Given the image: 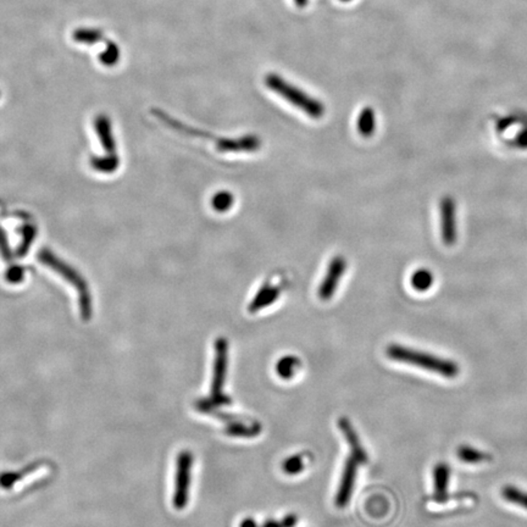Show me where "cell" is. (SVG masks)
Here are the masks:
<instances>
[{
	"label": "cell",
	"instance_id": "cell-1",
	"mask_svg": "<svg viewBox=\"0 0 527 527\" xmlns=\"http://www.w3.org/2000/svg\"><path fill=\"white\" fill-rule=\"evenodd\" d=\"M386 354L388 358L393 359L395 361L414 365L448 379H453L459 374V366L452 360L438 358L432 354L419 352L415 349L408 348L399 344L388 346L386 349Z\"/></svg>",
	"mask_w": 527,
	"mask_h": 527
},
{
	"label": "cell",
	"instance_id": "cell-2",
	"mask_svg": "<svg viewBox=\"0 0 527 527\" xmlns=\"http://www.w3.org/2000/svg\"><path fill=\"white\" fill-rule=\"evenodd\" d=\"M265 83L270 90L281 95L285 101L292 106H297L299 110L304 111L311 119H321L325 115V106L321 101H317L314 97L306 95V92L299 90L298 87L290 85L281 76L276 74H269L265 77Z\"/></svg>",
	"mask_w": 527,
	"mask_h": 527
},
{
	"label": "cell",
	"instance_id": "cell-3",
	"mask_svg": "<svg viewBox=\"0 0 527 527\" xmlns=\"http://www.w3.org/2000/svg\"><path fill=\"white\" fill-rule=\"evenodd\" d=\"M215 358L211 379L210 399L217 406H231L232 399L223 393L228 366V341L225 337L217 338L214 343Z\"/></svg>",
	"mask_w": 527,
	"mask_h": 527
},
{
	"label": "cell",
	"instance_id": "cell-4",
	"mask_svg": "<svg viewBox=\"0 0 527 527\" xmlns=\"http://www.w3.org/2000/svg\"><path fill=\"white\" fill-rule=\"evenodd\" d=\"M192 466L193 454L190 450L179 452L176 459L174 496L172 504L175 509L183 510L190 501V482H192Z\"/></svg>",
	"mask_w": 527,
	"mask_h": 527
},
{
	"label": "cell",
	"instance_id": "cell-5",
	"mask_svg": "<svg viewBox=\"0 0 527 527\" xmlns=\"http://www.w3.org/2000/svg\"><path fill=\"white\" fill-rule=\"evenodd\" d=\"M347 270V260L341 255H337L330 261L327 268L326 276L322 279L317 295L321 301H330L337 290L339 281Z\"/></svg>",
	"mask_w": 527,
	"mask_h": 527
},
{
	"label": "cell",
	"instance_id": "cell-6",
	"mask_svg": "<svg viewBox=\"0 0 527 527\" xmlns=\"http://www.w3.org/2000/svg\"><path fill=\"white\" fill-rule=\"evenodd\" d=\"M357 474H358V461L353 457H349L344 463L342 476H341L337 493L335 498V503L339 509L348 506L349 501L352 499Z\"/></svg>",
	"mask_w": 527,
	"mask_h": 527
},
{
	"label": "cell",
	"instance_id": "cell-7",
	"mask_svg": "<svg viewBox=\"0 0 527 527\" xmlns=\"http://www.w3.org/2000/svg\"><path fill=\"white\" fill-rule=\"evenodd\" d=\"M441 232L443 242L453 246L457 241V219H455V201L447 197L441 203Z\"/></svg>",
	"mask_w": 527,
	"mask_h": 527
},
{
	"label": "cell",
	"instance_id": "cell-8",
	"mask_svg": "<svg viewBox=\"0 0 527 527\" xmlns=\"http://www.w3.org/2000/svg\"><path fill=\"white\" fill-rule=\"evenodd\" d=\"M338 428L348 443L352 457L358 461V464H366L369 457H368V453L365 452L364 447L360 442L358 433L355 431L352 422L349 421L347 417H341L338 419Z\"/></svg>",
	"mask_w": 527,
	"mask_h": 527
},
{
	"label": "cell",
	"instance_id": "cell-9",
	"mask_svg": "<svg viewBox=\"0 0 527 527\" xmlns=\"http://www.w3.org/2000/svg\"><path fill=\"white\" fill-rule=\"evenodd\" d=\"M261 147V141L258 136H244V137L231 139L223 138L217 142L219 152H257Z\"/></svg>",
	"mask_w": 527,
	"mask_h": 527
},
{
	"label": "cell",
	"instance_id": "cell-10",
	"mask_svg": "<svg viewBox=\"0 0 527 527\" xmlns=\"http://www.w3.org/2000/svg\"><path fill=\"white\" fill-rule=\"evenodd\" d=\"M279 295H281L279 287H275V286H271L266 282L265 285L260 287V290L257 292V295L250 301L248 306L249 312L255 314L264 308L272 306L275 301L279 299Z\"/></svg>",
	"mask_w": 527,
	"mask_h": 527
},
{
	"label": "cell",
	"instance_id": "cell-11",
	"mask_svg": "<svg viewBox=\"0 0 527 527\" xmlns=\"http://www.w3.org/2000/svg\"><path fill=\"white\" fill-rule=\"evenodd\" d=\"M261 430H263V427L259 422H253V424L248 425V424H244V422L238 421L236 419H232V420L227 421L223 432L230 437L253 438L259 436L261 433Z\"/></svg>",
	"mask_w": 527,
	"mask_h": 527
},
{
	"label": "cell",
	"instance_id": "cell-12",
	"mask_svg": "<svg viewBox=\"0 0 527 527\" xmlns=\"http://www.w3.org/2000/svg\"><path fill=\"white\" fill-rule=\"evenodd\" d=\"M72 39L74 42L86 46H93L97 43L106 42V34L101 28L97 27H79L76 28L72 33Z\"/></svg>",
	"mask_w": 527,
	"mask_h": 527
},
{
	"label": "cell",
	"instance_id": "cell-13",
	"mask_svg": "<svg viewBox=\"0 0 527 527\" xmlns=\"http://www.w3.org/2000/svg\"><path fill=\"white\" fill-rule=\"evenodd\" d=\"M357 128L363 137L369 138L374 135L376 130V115L372 108L366 106L360 111L358 121H357Z\"/></svg>",
	"mask_w": 527,
	"mask_h": 527
},
{
	"label": "cell",
	"instance_id": "cell-14",
	"mask_svg": "<svg viewBox=\"0 0 527 527\" xmlns=\"http://www.w3.org/2000/svg\"><path fill=\"white\" fill-rule=\"evenodd\" d=\"M301 368V360L295 355H286L279 359L276 364V372L282 380L288 381L295 376L297 370Z\"/></svg>",
	"mask_w": 527,
	"mask_h": 527
},
{
	"label": "cell",
	"instance_id": "cell-15",
	"mask_svg": "<svg viewBox=\"0 0 527 527\" xmlns=\"http://www.w3.org/2000/svg\"><path fill=\"white\" fill-rule=\"evenodd\" d=\"M449 476H450V470L449 466L444 463L435 466L433 470V485H435V492L436 496L442 497L446 495L447 488H448Z\"/></svg>",
	"mask_w": 527,
	"mask_h": 527
},
{
	"label": "cell",
	"instance_id": "cell-16",
	"mask_svg": "<svg viewBox=\"0 0 527 527\" xmlns=\"http://www.w3.org/2000/svg\"><path fill=\"white\" fill-rule=\"evenodd\" d=\"M120 58H121V50H120L119 44L112 42L108 38V41L106 42V49L99 54V61L104 66L111 68V66H115L117 63H119Z\"/></svg>",
	"mask_w": 527,
	"mask_h": 527
},
{
	"label": "cell",
	"instance_id": "cell-17",
	"mask_svg": "<svg viewBox=\"0 0 527 527\" xmlns=\"http://www.w3.org/2000/svg\"><path fill=\"white\" fill-rule=\"evenodd\" d=\"M457 455L461 461L468 463V464H479V463H484L490 459L487 454L481 452L479 449L469 447V446L459 447L458 450H457Z\"/></svg>",
	"mask_w": 527,
	"mask_h": 527
},
{
	"label": "cell",
	"instance_id": "cell-18",
	"mask_svg": "<svg viewBox=\"0 0 527 527\" xmlns=\"http://www.w3.org/2000/svg\"><path fill=\"white\" fill-rule=\"evenodd\" d=\"M410 284L417 292H426L432 287L433 275L426 269L417 270L411 276Z\"/></svg>",
	"mask_w": 527,
	"mask_h": 527
},
{
	"label": "cell",
	"instance_id": "cell-19",
	"mask_svg": "<svg viewBox=\"0 0 527 527\" xmlns=\"http://www.w3.org/2000/svg\"><path fill=\"white\" fill-rule=\"evenodd\" d=\"M233 203H235V197L228 190H220L211 198V206L217 212L230 210L233 206Z\"/></svg>",
	"mask_w": 527,
	"mask_h": 527
},
{
	"label": "cell",
	"instance_id": "cell-20",
	"mask_svg": "<svg viewBox=\"0 0 527 527\" xmlns=\"http://www.w3.org/2000/svg\"><path fill=\"white\" fill-rule=\"evenodd\" d=\"M501 496L506 501H510L515 506H522L527 510V492L519 490L514 486H506L501 490Z\"/></svg>",
	"mask_w": 527,
	"mask_h": 527
},
{
	"label": "cell",
	"instance_id": "cell-21",
	"mask_svg": "<svg viewBox=\"0 0 527 527\" xmlns=\"http://www.w3.org/2000/svg\"><path fill=\"white\" fill-rule=\"evenodd\" d=\"M306 464H304V458L301 454H295V455H290L288 458H286L282 464H281V469L285 473L286 475L301 474V471H304Z\"/></svg>",
	"mask_w": 527,
	"mask_h": 527
},
{
	"label": "cell",
	"instance_id": "cell-22",
	"mask_svg": "<svg viewBox=\"0 0 527 527\" xmlns=\"http://www.w3.org/2000/svg\"><path fill=\"white\" fill-rule=\"evenodd\" d=\"M33 468H26L22 471H10V473H3L0 474V487L4 490H10L12 486L15 485L17 481L21 480L22 477L28 473L33 471Z\"/></svg>",
	"mask_w": 527,
	"mask_h": 527
},
{
	"label": "cell",
	"instance_id": "cell-23",
	"mask_svg": "<svg viewBox=\"0 0 527 527\" xmlns=\"http://www.w3.org/2000/svg\"><path fill=\"white\" fill-rule=\"evenodd\" d=\"M298 522V517L295 514H288L281 520V526L282 527H295Z\"/></svg>",
	"mask_w": 527,
	"mask_h": 527
},
{
	"label": "cell",
	"instance_id": "cell-24",
	"mask_svg": "<svg viewBox=\"0 0 527 527\" xmlns=\"http://www.w3.org/2000/svg\"><path fill=\"white\" fill-rule=\"evenodd\" d=\"M239 527H258V524L252 517H246L239 524Z\"/></svg>",
	"mask_w": 527,
	"mask_h": 527
},
{
	"label": "cell",
	"instance_id": "cell-25",
	"mask_svg": "<svg viewBox=\"0 0 527 527\" xmlns=\"http://www.w3.org/2000/svg\"><path fill=\"white\" fill-rule=\"evenodd\" d=\"M261 527H282L281 526V521H276L274 519H268L266 521L264 522Z\"/></svg>",
	"mask_w": 527,
	"mask_h": 527
},
{
	"label": "cell",
	"instance_id": "cell-26",
	"mask_svg": "<svg viewBox=\"0 0 527 527\" xmlns=\"http://www.w3.org/2000/svg\"><path fill=\"white\" fill-rule=\"evenodd\" d=\"M519 144L522 147H527V131L521 135V137L519 138Z\"/></svg>",
	"mask_w": 527,
	"mask_h": 527
},
{
	"label": "cell",
	"instance_id": "cell-27",
	"mask_svg": "<svg viewBox=\"0 0 527 527\" xmlns=\"http://www.w3.org/2000/svg\"><path fill=\"white\" fill-rule=\"evenodd\" d=\"M295 6L304 8L308 4V0H295Z\"/></svg>",
	"mask_w": 527,
	"mask_h": 527
},
{
	"label": "cell",
	"instance_id": "cell-28",
	"mask_svg": "<svg viewBox=\"0 0 527 527\" xmlns=\"http://www.w3.org/2000/svg\"><path fill=\"white\" fill-rule=\"evenodd\" d=\"M341 1H350V0H341Z\"/></svg>",
	"mask_w": 527,
	"mask_h": 527
}]
</instances>
